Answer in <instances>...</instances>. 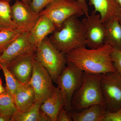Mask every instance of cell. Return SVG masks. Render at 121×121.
Listing matches in <instances>:
<instances>
[{"instance_id": "31", "label": "cell", "mask_w": 121, "mask_h": 121, "mask_svg": "<svg viewBox=\"0 0 121 121\" xmlns=\"http://www.w3.org/2000/svg\"><path fill=\"white\" fill-rule=\"evenodd\" d=\"M5 0L9 1L11 0ZM18 0L21 1H23V2L24 3H26V4H30V3L31 2L32 0Z\"/></svg>"}, {"instance_id": "25", "label": "cell", "mask_w": 121, "mask_h": 121, "mask_svg": "<svg viewBox=\"0 0 121 121\" xmlns=\"http://www.w3.org/2000/svg\"><path fill=\"white\" fill-rule=\"evenodd\" d=\"M111 57L116 71L121 74V51L113 48Z\"/></svg>"}, {"instance_id": "29", "label": "cell", "mask_w": 121, "mask_h": 121, "mask_svg": "<svg viewBox=\"0 0 121 121\" xmlns=\"http://www.w3.org/2000/svg\"><path fill=\"white\" fill-rule=\"evenodd\" d=\"M12 116L0 114V121H11Z\"/></svg>"}, {"instance_id": "34", "label": "cell", "mask_w": 121, "mask_h": 121, "mask_svg": "<svg viewBox=\"0 0 121 121\" xmlns=\"http://www.w3.org/2000/svg\"><path fill=\"white\" fill-rule=\"evenodd\" d=\"M2 52H3L1 51V50H0V56L1 55V54H2Z\"/></svg>"}, {"instance_id": "30", "label": "cell", "mask_w": 121, "mask_h": 121, "mask_svg": "<svg viewBox=\"0 0 121 121\" xmlns=\"http://www.w3.org/2000/svg\"><path fill=\"white\" fill-rule=\"evenodd\" d=\"M5 88L2 85V81L0 78V94L3 93L4 91Z\"/></svg>"}, {"instance_id": "36", "label": "cell", "mask_w": 121, "mask_h": 121, "mask_svg": "<svg viewBox=\"0 0 121 121\" xmlns=\"http://www.w3.org/2000/svg\"><path fill=\"white\" fill-rule=\"evenodd\" d=\"M1 30L0 29V31H1Z\"/></svg>"}, {"instance_id": "9", "label": "cell", "mask_w": 121, "mask_h": 121, "mask_svg": "<svg viewBox=\"0 0 121 121\" xmlns=\"http://www.w3.org/2000/svg\"><path fill=\"white\" fill-rule=\"evenodd\" d=\"M85 31L86 46L89 48L95 49L105 44V29L99 14L93 13L82 21Z\"/></svg>"}, {"instance_id": "1", "label": "cell", "mask_w": 121, "mask_h": 121, "mask_svg": "<svg viewBox=\"0 0 121 121\" xmlns=\"http://www.w3.org/2000/svg\"><path fill=\"white\" fill-rule=\"evenodd\" d=\"M113 48L105 44L95 49L76 48L66 54L67 61L73 64L83 72L104 74L116 71L111 57Z\"/></svg>"}, {"instance_id": "19", "label": "cell", "mask_w": 121, "mask_h": 121, "mask_svg": "<svg viewBox=\"0 0 121 121\" xmlns=\"http://www.w3.org/2000/svg\"><path fill=\"white\" fill-rule=\"evenodd\" d=\"M17 28L16 24L12 19L9 1L0 0V29L13 30Z\"/></svg>"}, {"instance_id": "3", "label": "cell", "mask_w": 121, "mask_h": 121, "mask_svg": "<svg viewBox=\"0 0 121 121\" xmlns=\"http://www.w3.org/2000/svg\"><path fill=\"white\" fill-rule=\"evenodd\" d=\"M102 75L83 72L82 83L72 97L71 110L79 112L95 104L105 105L101 87Z\"/></svg>"}, {"instance_id": "32", "label": "cell", "mask_w": 121, "mask_h": 121, "mask_svg": "<svg viewBox=\"0 0 121 121\" xmlns=\"http://www.w3.org/2000/svg\"><path fill=\"white\" fill-rule=\"evenodd\" d=\"M116 0L121 8V0Z\"/></svg>"}, {"instance_id": "10", "label": "cell", "mask_w": 121, "mask_h": 121, "mask_svg": "<svg viewBox=\"0 0 121 121\" xmlns=\"http://www.w3.org/2000/svg\"><path fill=\"white\" fill-rule=\"evenodd\" d=\"M11 13L12 19L17 28L25 32H30L40 16L30 4L18 0L11 6Z\"/></svg>"}, {"instance_id": "15", "label": "cell", "mask_w": 121, "mask_h": 121, "mask_svg": "<svg viewBox=\"0 0 121 121\" xmlns=\"http://www.w3.org/2000/svg\"><path fill=\"white\" fill-rule=\"evenodd\" d=\"M65 105V98L62 91L58 87L55 86L52 95L41 104L40 109L47 115L51 121H56L60 110Z\"/></svg>"}, {"instance_id": "7", "label": "cell", "mask_w": 121, "mask_h": 121, "mask_svg": "<svg viewBox=\"0 0 121 121\" xmlns=\"http://www.w3.org/2000/svg\"><path fill=\"white\" fill-rule=\"evenodd\" d=\"M101 87L107 109L115 112L121 109V74L117 72L103 74Z\"/></svg>"}, {"instance_id": "6", "label": "cell", "mask_w": 121, "mask_h": 121, "mask_svg": "<svg viewBox=\"0 0 121 121\" xmlns=\"http://www.w3.org/2000/svg\"><path fill=\"white\" fill-rule=\"evenodd\" d=\"M52 21L56 29L72 16L78 17L84 15L77 0H55L39 13Z\"/></svg>"}, {"instance_id": "26", "label": "cell", "mask_w": 121, "mask_h": 121, "mask_svg": "<svg viewBox=\"0 0 121 121\" xmlns=\"http://www.w3.org/2000/svg\"><path fill=\"white\" fill-rule=\"evenodd\" d=\"M103 121H121V109L115 112L107 111Z\"/></svg>"}, {"instance_id": "13", "label": "cell", "mask_w": 121, "mask_h": 121, "mask_svg": "<svg viewBox=\"0 0 121 121\" xmlns=\"http://www.w3.org/2000/svg\"><path fill=\"white\" fill-rule=\"evenodd\" d=\"M94 8L93 13H99L103 23L121 15V8L116 0H88Z\"/></svg>"}, {"instance_id": "23", "label": "cell", "mask_w": 121, "mask_h": 121, "mask_svg": "<svg viewBox=\"0 0 121 121\" xmlns=\"http://www.w3.org/2000/svg\"><path fill=\"white\" fill-rule=\"evenodd\" d=\"M0 66L4 73L6 81L5 88L11 93L13 99L16 91L21 83L18 82L14 76L9 71L7 67V64L0 63Z\"/></svg>"}, {"instance_id": "21", "label": "cell", "mask_w": 121, "mask_h": 121, "mask_svg": "<svg viewBox=\"0 0 121 121\" xmlns=\"http://www.w3.org/2000/svg\"><path fill=\"white\" fill-rule=\"evenodd\" d=\"M0 94V114L12 116L17 110L13 97L6 88Z\"/></svg>"}, {"instance_id": "17", "label": "cell", "mask_w": 121, "mask_h": 121, "mask_svg": "<svg viewBox=\"0 0 121 121\" xmlns=\"http://www.w3.org/2000/svg\"><path fill=\"white\" fill-rule=\"evenodd\" d=\"M107 109L103 104H97L82 111L69 112L73 121H103Z\"/></svg>"}, {"instance_id": "14", "label": "cell", "mask_w": 121, "mask_h": 121, "mask_svg": "<svg viewBox=\"0 0 121 121\" xmlns=\"http://www.w3.org/2000/svg\"><path fill=\"white\" fill-rule=\"evenodd\" d=\"M40 15L30 32L31 41L36 48L48 35L52 33L56 29L51 21L44 15Z\"/></svg>"}, {"instance_id": "4", "label": "cell", "mask_w": 121, "mask_h": 121, "mask_svg": "<svg viewBox=\"0 0 121 121\" xmlns=\"http://www.w3.org/2000/svg\"><path fill=\"white\" fill-rule=\"evenodd\" d=\"M35 59L47 70L54 83L67 62L66 55L57 50L48 37L36 48Z\"/></svg>"}, {"instance_id": "22", "label": "cell", "mask_w": 121, "mask_h": 121, "mask_svg": "<svg viewBox=\"0 0 121 121\" xmlns=\"http://www.w3.org/2000/svg\"><path fill=\"white\" fill-rule=\"evenodd\" d=\"M24 32H26L18 28L13 30L0 31V50L3 52L10 44Z\"/></svg>"}, {"instance_id": "12", "label": "cell", "mask_w": 121, "mask_h": 121, "mask_svg": "<svg viewBox=\"0 0 121 121\" xmlns=\"http://www.w3.org/2000/svg\"><path fill=\"white\" fill-rule=\"evenodd\" d=\"M35 52L24 54L7 64L8 69L21 84L27 83L32 74Z\"/></svg>"}, {"instance_id": "11", "label": "cell", "mask_w": 121, "mask_h": 121, "mask_svg": "<svg viewBox=\"0 0 121 121\" xmlns=\"http://www.w3.org/2000/svg\"><path fill=\"white\" fill-rule=\"evenodd\" d=\"M30 32L22 33L4 50L0 56V63L7 64L24 54L36 52L37 48L31 41Z\"/></svg>"}, {"instance_id": "5", "label": "cell", "mask_w": 121, "mask_h": 121, "mask_svg": "<svg viewBox=\"0 0 121 121\" xmlns=\"http://www.w3.org/2000/svg\"><path fill=\"white\" fill-rule=\"evenodd\" d=\"M83 72L73 64L67 61L66 65L58 76L55 83L65 98L64 108L68 112L71 111V100L76 91L82 85Z\"/></svg>"}, {"instance_id": "2", "label": "cell", "mask_w": 121, "mask_h": 121, "mask_svg": "<svg viewBox=\"0 0 121 121\" xmlns=\"http://www.w3.org/2000/svg\"><path fill=\"white\" fill-rule=\"evenodd\" d=\"M48 39L57 50L65 55L74 49L86 46L82 22L75 16L63 22Z\"/></svg>"}, {"instance_id": "16", "label": "cell", "mask_w": 121, "mask_h": 121, "mask_svg": "<svg viewBox=\"0 0 121 121\" xmlns=\"http://www.w3.org/2000/svg\"><path fill=\"white\" fill-rule=\"evenodd\" d=\"M13 99L17 111L23 112L27 110L36 101L33 88L28 83L21 84L16 91Z\"/></svg>"}, {"instance_id": "18", "label": "cell", "mask_w": 121, "mask_h": 121, "mask_svg": "<svg viewBox=\"0 0 121 121\" xmlns=\"http://www.w3.org/2000/svg\"><path fill=\"white\" fill-rule=\"evenodd\" d=\"M103 24L105 29L104 43L121 51V26L117 17Z\"/></svg>"}, {"instance_id": "20", "label": "cell", "mask_w": 121, "mask_h": 121, "mask_svg": "<svg viewBox=\"0 0 121 121\" xmlns=\"http://www.w3.org/2000/svg\"><path fill=\"white\" fill-rule=\"evenodd\" d=\"M42 103L40 100H36L26 111L21 112L17 111L12 116L11 121H39Z\"/></svg>"}, {"instance_id": "35", "label": "cell", "mask_w": 121, "mask_h": 121, "mask_svg": "<svg viewBox=\"0 0 121 121\" xmlns=\"http://www.w3.org/2000/svg\"><path fill=\"white\" fill-rule=\"evenodd\" d=\"M0 69H1V68L0 66Z\"/></svg>"}, {"instance_id": "28", "label": "cell", "mask_w": 121, "mask_h": 121, "mask_svg": "<svg viewBox=\"0 0 121 121\" xmlns=\"http://www.w3.org/2000/svg\"><path fill=\"white\" fill-rule=\"evenodd\" d=\"M84 11V15L86 17L89 16V9L87 4L86 0H77Z\"/></svg>"}, {"instance_id": "24", "label": "cell", "mask_w": 121, "mask_h": 121, "mask_svg": "<svg viewBox=\"0 0 121 121\" xmlns=\"http://www.w3.org/2000/svg\"><path fill=\"white\" fill-rule=\"evenodd\" d=\"M55 0H32L30 5L38 13L43 11Z\"/></svg>"}, {"instance_id": "33", "label": "cell", "mask_w": 121, "mask_h": 121, "mask_svg": "<svg viewBox=\"0 0 121 121\" xmlns=\"http://www.w3.org/2000/svg\"><path fill=\"white\" fill-rule=\"evenodd\" d=\"M118 21H119V23L121 24V15L119 17H118Z\"/></svg>"}, {"instance_id": "8", "label": "cell", "mask_w": 121, "mask_h": 121, "mask_svg": "<svg viewBox=\"0 0 121 121\" xmlns=\"http://www.w3.org/2000/svg\"><path fill=\"white\" fill-rule=\"evenodd\" d=\"M47 70L35 59L33 63L32 74L27 83L34 90L36 101L40 100L43 103L51 97L55 86Z\"/></svg>"}, {"instance_id": "27", "label": "cell", "mask_w": 121, "mask_h": 121, "mask_svg": "<svg viewBox=\"0 0 121 121\" xmlns=\"http://www.w3.org/2000/svg\"><path fill=\"white\" fill-rule=\"evenodd\" d=\"M72 118L69 112L65 109L64 107H62L57 115L56 121H72Z\"/></svg>"}]
</instances>
